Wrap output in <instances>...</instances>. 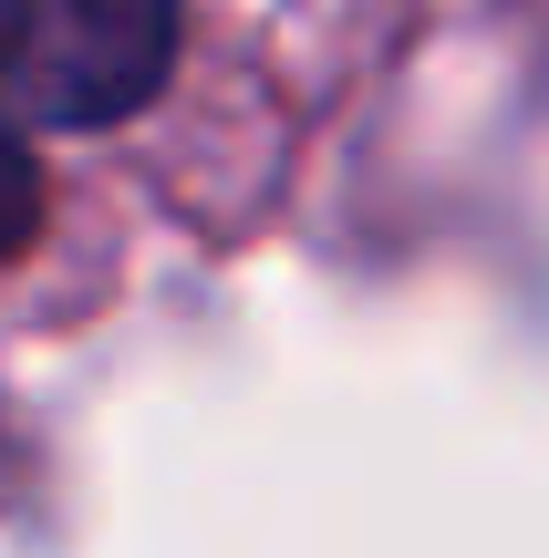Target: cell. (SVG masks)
Listing matches in <instances>:
<instances>
[{
    "label": "cell",
    "mask_w": 549,
    "mask_h": 558,
    "mask_svg": "<svg viewBox=\"0 0 549 558\" xmlns=\"http://www.w3.org/2000/svg\"><path fill=\"white\" fill-rule=\"evenodd\" d=\"M11 11H21V0H0V52H11Z\"/></svg>",
    "instance_id": "3"
},
{
    "label": "cell",
    "mask_w": 549,
    "mask_h": 558,
    "mask_svg": "<svg viewBox=\"0 0 549 558\" xmlns=\"http://www.w3.org/2000/svg\"><path fill=\"white\" fill-rule=\"evenodd\" d=\"M177 62V0H21L0 94L32 124H124Z\"/></svg>",
    "instance_id": "1"
},
{
    "label": "cell",
    "mask_w": 549,
    "mask_h": 558,
    "mask_svg": "<svg viewBox=\"0 0 549 558\" xmlns=\"http://www.w3.org/2000/svg\"><path fill=\"white\" fill-rule=\"evenodd\" d=\"M32 228H41V166H32V145H21V124L0 114V259H11Z\"/></svg>",
    "instance_id": "2"
}]
</instances>
